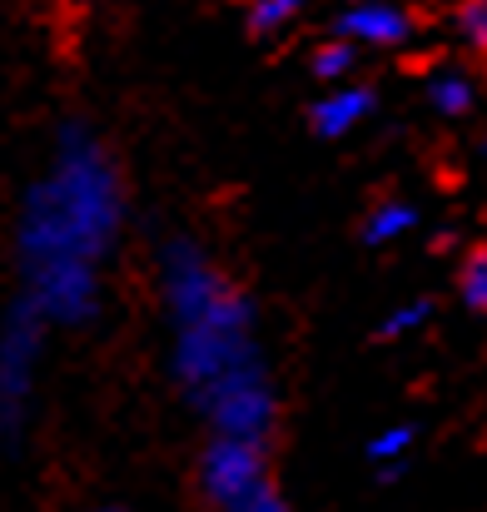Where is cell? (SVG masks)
Wrapping results in <instances>:
<instances>
[{"instance_id": "6da1fadb", "label": "cell", "mask_w": 487, "mask_h": 512, "mask_svg": "<svg viewBox=\"0 0 487 512\" xmlns=\"http://www.w3.org/2000/svg\"><path fill=\"white\" fill-rule=\"evenodd\" d=\"M125 229V184L110 150L85 130L65 125L55 140V165L25 189L15 254L25 299L50 324H90L100 309L95 264L115 249Z\"/></svg>"}, {"instance_id": "7a4b0ae2", "label": "cell", "mask_w": 487, "mask_h": 512, "mask_svg": "<svg viewBox=\"0 0 487 512\" xmlns=\"http://www.w3.org/2000/svg\"><path fill=\"white\" fill-rule=\"evenodd\" d=\"M160 289L174 324V378L184 393H204L254 348V304L214 269L194 239H169L160 249Z\"/></svg>"}, {"instance_id": "3957f363", "label": "cell", "mask_w": 487, "mask_h": 512, "mask_svg": "<svg viewBox=\"0 0 487 512\" xmlns=\"http://www.w3.org/2000/svg\"><path fill=\"white\" fill-rule=\"evenodd\" d=\"M194 408L209 418L214 433L229 438H249V443H269L274 418H279V398L269 383V368L259 353L239 358L229 373H219L204 393H194Z\"/></svg>"}, {"instance_id": "277c9868", "label": "cell", "mask_w": 487, "mask_h": 512, "mask_svg": "<svg viewBox=\"0 0 487 512\" xmlns=\"http://www.w3.org/2000/svg\"><path fill=\"white\" fill-rule=\"evenodd\" d=\"M45 314L35 299H20L0 319V443H20L35 403V373H40V343H45Z\"/></svg>"}, {"instance_id": "5b68a950", "label": "cell", "mask_w": 487, "mask_h": 512, "mask_svg": "<svg viewBox=\"0 0 487 512\" xmlns=\"http://www.w3.org/2000/svg\"><path fill=\"white\" fill-rule=\"evenodd\" d=\"M269 443L214 433L199 453V493L219 512H244L269 488Z\"/></svg>"}, {"instance_id": "8992f818", "label": "cell", "mask_w": 487, "mask_h": 512, "mask_svg": "<svg viewBox=\"0 0 487 512\" xmlns=\"http://www.w3.org/2000/svg\"><path fill=\"white\" fill-rule=\"evenodd\" d=\"M333 35L353 40V45H373V50H393L413 40V15L398 0H353L338 10Z\"/></svg>"}, {"instance_id": "52a82bcc", "label": "cell", "mask_w": 487, "mask_h": 512, "mask_svg": "<svg viewBox=\"0 0 487 512\" xmlns=\"http://www.w3.org/2000/svg\"><path fill=\"white\" fill-rule=\"evenodd\" d=\"M373 110H378L373 85H333L324 100L309 110V125H314V135H324V140H343V135H353Z\"/></svg>"}, {"instance_id": "ba28073f", "label": "cell", "mask_w": 487, "mask_h": 512, "mask_svg": "<svg viewBox=\"0 0 487 512\" xmlns=\"http://www.w3.org/2000/svg\"><path fill=\"white\" fill-rule=\"evenodd\" d=\"M428 105H433L443 120H463V115H473V105H478V85H473V75L458 70V65H438V70L428 75Z\"/></svg>"}, {"instance_id": "9c48e42d", "label": "cell", "mask_w": 487, "mask_h": 512, "mask_svg": "<svg viewBox=\"0 0 487 512\" xmlns=\"http://www.w3.org/2000/svg\"><path fill=\"white\" fill-rule=\"evenodd\" d=\"M413 229H418V204L388 194V199H378V204L368 209V219H363V244H368V249H383V244H393V239H403V234H413Z\"/></svg>"}, {"instance_id": "30bf717a", "label": "cell", "mask_w": 487, "mask_h": 512, "mask_svg": "<svg viewBox=\"0 0 487 512\" xmlns=\"http://www.w3.org/2000/svg\"><path fill=\"white\" fill-rule=\"evenodd\" d=\"M358 50H363V45H353V40L333 35L328 45H319V50H314V75H319V80H328V85L348 80V75L358 70Z\"/></svg>"}, {"instance_id": "8fae6325", "label": "cell", "mask_w": 487, "mask_h": 512, "mask_svg": "<svg viewBox=\"0 0 487 512\" xmlns=\"http://www.w3.org/2000/svg\"><path fill=\"white\" fill-rule=\"evenodd\" d=\"M304 15V0H249V30L254 35H279Z\"/></svg>"}, {"instance_id": "7c38bea8", "label": "cell", "mask_w": 487, "mask_h": 512, "mask_svg": "<svg viewBox=\"0 0 487 512\" xmlns=\"http://www.w3.org/2000/svg\"><path fill=\"white\" fill-rule=\"evenodd\" d=\"M458 294L473 314H487V244H478L458 269Z\"/></svg>"}, {"instance_id": "4fadbf2b", "label": "cell", "mask_w": 487, "mask_h": 512, "mask_svg": "<svg viewBox=\"0 0 487 512\" xmlns=\"http://www.w3.org/2000/svg\"><path fill=\"white\" fill-rule=\"evenodd\" d=\"M413 438H418V428H413V423H398V428H383V433H373V438H368V463H373V468L403 463V453L413 448Z\"/></svg>"}, {"instance_id": "5bb4252c", "label": "cell", "mask_w": 487, "mask_h": 512, "mask_svg": "<svg viewBox=\"0 0 487 512\" xmlns=\"http://www.w3.org/2000/svg\"><path fill=\"white\" fill-rule=\"evenodd\" d=\"M428 319H433V299H408V304H398V309L378 324V339H403V334L423 329Z\"/></svg>"}, {"instance_id": "9a60e30c", "label": "cell", "mask_w": 487, "mask_h": 512, "mask_svg": "<svg viewBox=\"0 0 487 512\" xmlns=\"http://www.w3.org/2000/svg\"><path fill=\"white\" fill-rule=\"evenodd\" d=\"M453 25H458V35H463L468 50L487 55V0H463L458 15H453Z\"/></svg>"}, {"instance_id": "2e32d148", "label": "cell", "mask_w": 487, "mask_h": 512, "mask_svg": "<svg viewBox=\"0 0 487 512\" xmlns=\"http://www.w3.org/2000/svg\"><path fill=\"white\" fill-rule=\"evenodd\" d=\"M244 512H289V503H284V498L274 493V483H269V488H264V493H259V498H254Z\"/></svg>"}, {"instance_id": "e0dca14e", "label": "cell", "mask_w": 487, "mask_h": 512, "mask_svg": "<svg viewBox=\"0 0 487 512\" xmlns=\"http://www.w3.org/2000/svg\"><path fill=\"white\" fill-rule=\"evenodd\" d=\"M478 155H483V160H487V135H483V145H478Z\"/></svg>"}, {"instance_id": "ac0fdd59", "label": "cell", "mask_w": 487, "mask_h": 512, "mask_svg": "<svg viewBox=\"0 0 487 512\" xmlns=\"http://www.w3.org/2000/svg\"><path fill=\"white\" fill-rule=\"evenodd\" d=\"M95 512H125V508H95Z\"/></svg>"}]
</instances>
